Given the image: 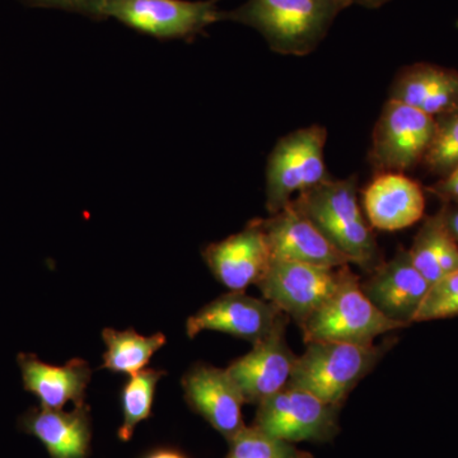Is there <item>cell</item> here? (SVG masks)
<instances>
[{"instance_id":"cell-1","label":"cell","mask_w":458,"mask_h":458,"mask_svg":"<svg viewBox=\"0 0 458 458\" xmlns=\"http://www.w3.org/2000/svg\"><path fill=\"white\" fill-rule=\"evenodd\" d=\"M358 177L327 180L292 199L298 212L306 216L351 264L370 274L382 264V255L372 227L358 201Z\"/></svg>"},{"instance_id":"cell-2","label":"cell","mask_w":458,"mask_h":458,"mask_svg":"<svg viewBox=\"0 0 458 458\" xmlns=\"http://www.w3.org/2000/svg\"><path fill=\"white\" fill-rule=\"evenodd\" d=\"M346 8L343 0H247L222 17L261 33L276 53L306 56L318 49Z\"/></svg>"},{"instance_id":"cell-3","label":"cell","mask_w":458,"mask_h":458,"mask_svg":"<svg viewBox=\"0 0 458 458\" xmlns=\"http://www.w3.org/2000/svg\"><path fill=\"white\" fill-rule=\"evenodd\" d=\"M394 343L390 339L379 345L306 343V351L297 357L286 386L309 391L325 403L342 408L349 394L372 372Z\"/></svg>"},{"instance_id":"cell-4","label":"cell","mask_w":458,"mask_h":458,"mask_svg":"<svg viewBox=\"0 0 458 458\" xmlns=\"http://www.w3.org/2000/svg\"><path fill=\"white\" fill-rule=\"evenodd\" d=\"M370 302L349 265L339 267V282L301 327L304 344L336 342L373 345L376 337L401 328Z\"/></svg>"},{"instance_id":"cell-5","label":"cell","mask_w":458,"mask_h":458,"mask_svg":"<svg viewBox=\"0 0 458 458\" xmlns=\"http://www.w3.org/2000/svg\"><path fill=\"white\" fill-rule=\"evenodd\" d=\"M327 131L312 125L289 132L274 147L267 165V209L279 213L294 192L306 191L330 179L325 165Z\"/></svg>"},{"instance_id":"cell-6","label":"cell","mask_w":458,"mask_h":458,"mask_svg":"<svg viewBox=\"0 0 458 458\" xmlns=\"http://www.w3.org/2000/svg\"><path fill=\"white\" fill-rule=\"evenodd\" d=\"M219 0H105V20L114 18L158 40H191L223 21Z\"/></svg>"},{"instance_id":"cell-7","label":"cell","mask_w":458,"mask_h":458,"mask_svg":"<svg viewBox=\"0 0 458 458\" xmlns=\"http://www.w3.org/2000/svg\"><path fill=\"white\" fill-rule=\"evenodd\" d=\"M340 406L301 388H283L258 405L256 429L288 443L333 441L339 433Z\"/></svg>"},{"instance_id":"cell-8","label":"cell","mask_w":458,"mask_h":458,"mask_svg":"<svg viewBox=\"0 0 458 458\" xmlns=\"http://www.w3.org/2000/svg\"><path fill=\"white\" fill-rule=\"evenodd\" d=\"M434 131L436 117L388 98L373 131L370 165L377 174H405L423 162Z\"/></svg>"},{"instance_id":"cell-9","label":"cell","mask_w":458,"mask_h":458,"mask_svg":"<svg viewBox=\"0 0 458 458\" xmlns=\"http://www.w3.org/2000/svg\"><path fill=\"white\" fill-rule=\"evenodd\" d=\"M337 282L339 267L271 259L269 269L258 286L264 300L278 307L301 327L330 297Z\"/></svg>"},{"instance_id":"cell-10","label":"cell","mask_w":458,"mask_h":458,"mask_svg":"<svg viewBox=\"0 0 458 458\" xmlns=\"http://www.w3.org/2000/svg\"><path fill=\"white\" fill-rule=\"evenodd\" d=\"M288 318L267 300L231 292L208 303L186 322V334L194 339L203 331H219L254 345L270 335Z\"/></svg>"},{"instance_id":"cell-11","label":"cell","mask_w":458,"mask_h":458,"mask_svg":"<svg viewBox=\"0 0 458 458\" xmlns=\"http://www.w3.org/2000/svg\"><path fill=\"white\" fill-rule=\"evenodd\" d=\"M288 321L283 319L269 336L225 369L243 403L259 405L288 385L297 360L285 339Z\"/></svg>"},{"instance_id":"cell-12","label":"cell","mask_w":458,"mask_h":458,"mask_svg":"<svg viewBox=\"0 0 458 458\" xmlns=\"http://www.w3.org/2000/svg\"><path fill=\"white\" fill-rule=\"evenodd\" d=\"M271 259L337 269L351 264L306 216L289 203L270 218L259 219Z\"/></svg>"},{"instance_id":"cell-13","label":"cell","mask_w":458,"mask_h":458,"mask_svg":"<svg viewBox=\"0 0 458 458\" xmlns=\"http://www.w3.org/2000/svg\"><path fill=\"white\" fill-rule=\"evenodd\" d=\"M361 289L386 318L406 327L414 324L415 316L429 291L430 284L412 264L409 250L399 247L390 261L382 262Z\"/></svg>"},{"instance_id":"cell-14","label":"cell","mask_w":458,"mask_h":458,"mask_svg":"<svg viewBox=\"0 0 458 458\" xmlns=\"http://www.w3.org/2000/svg\"><path fill=\"white\" fill-rule=\"evenodd\" d=\"M203 259L219 283L231 292H245L258 285L271 262L264 229L254 219L245 229L203 250Z\"/></svg>"},{"instance_id":"cell-15","label":"cell","mask_w":458,"mask_h":458,"mask_svg":"<svg viewBox=\"0 0 458 458\" xmlns=\"http://www.w3.org/2000/svg\"><path fill=\"white\" fill-rule=\"evenodd\" d=\"M183 394L192 411L204 418L227 441L245 429L243 399L227 370L197 364L182 377Z\"/></svg>"},{"instance_id":"cell-16","label":"cell","mask_w":458,"mask_h":458,"mask_svg":"<svg viewBox=\"0 0 458 458\" xmlns=\"http://www.w3.org/2000/svg\"><path fill=\"white\" fill-rule=\"evenodd\" d=\"M361 200L370 227L379 231L411 227L426 212L420 183L396 172L377 174L361 191Z\"/></svg>"},{"instance_id":"cell-17","label":"cell","mask_w":458,"mask_h":458,"mask_svg":"<svg viewBox=\"0 0 458 458\" xmlns=\"http://www.w3.org/2000/svg\"><path fill=\"white\" fill-rule=\"evenodd\" d=\"M23 432L45 445L50 458H89L92 420L89 405L74 406L72 411L31 409L21 418Z\"/></svg>"},{"instance_id":"cell-18","label":"cell","mask_w":458,"mask_h":458,"mask_svg":"<svg viewBox=\"0 0 458 458\" xmlns=\"http://www.w3.org/2000/svg\"><path fill=\"white\" fill-rule=\"evenodd\" d=\"M25 390L35 394L44 409L63 410L68 403L83 405L92 369L86 360L74 358L64 366H53L36 355H18Z\"/></svg>"},{"instance_id":"cell-19","label":"cell","mask_w":458,"mask_h":458,"mask_svg":"<svg viewBox=\"0 0 458 458\" xmlns=\"http://www.w3.org/2000/svg\"><path fill=\"white\" fill-rule=\"evenodd\" d=\"M390 99L433 117L450 113L458 107V72L428 63L410 65L397 74Z\"/></svg>"},{"instance_id":"cell-20","label":"cell","mask_w":458,"mask_h":458,"mask_svg":"<svg viewBox=\"0 0 458 458\" xmlns=\"http://www.w3.org/2000/svg\"><path fill=\"white\" fill-rule=\"evenodd\" d=\"M102 340L106 345L102 369L129 376L146 369L153 355L167 343L165 334L144 336L134 328L125 331L105 328Z\"/></svg>"},{"instance_id":"cell-21","label":"cell","mask_w":458,"mask_h":458,"mask_svg":"<svg viewBox=\"0 0 458 458\" xmlns=\"http://www.w3.org/2000/svg\"><path fill=\"white\" fill-rule=\"evenodd\" d=\"M165 375V370L144 369L129 376L122 390L123 421L117 432L120 441H131L138 424L150 418L157 385Z\"/></svg>"},{"instance_id":"cell-22","label":"cell","mask_w":458,"mask_h":458,"mask_svg":"<svg viewBox=\"0 0 458 458\" xmlns=\"http://www.w3.org/2000/svg\"><path fill=\"white\" fill-rule=\"evenodd\" d=\"M421 164L442 177L458 168V107L436 117V131Z\"/></svg>"},{"instance_id":"cell-23","label":"cell","mask_w":458,"mask_h":458,"mask_svg":"<svg viewBox=\"0 0 458 458\" xmlns=\"http://www.w3.org/2000/svg\"><path fill=\"white\" fill-rule=\"evenodd\" d=\"M445 229L442 209L432 216H427L409 250L412 264L430 285L443 278L439 267L441 238Z\"/></svg>"},{"instance_id":"cell-24","label":"cell","mask_w":458,"mask_h":458,"mask_svg":"<svg viewBox=\"0 0 458 458\" xmlns=\"http://www.w3.org/2000/svg\"><path fill=\"white\" fill-rule=\"evenodd\" d=\"M228 443L225 458H315L310 452L298 450L292 443L267 436L255 427H246Z\"/></svg>"},{"instance_id":"cell-25","label":"cell","mask_w":458,"mask_h":458,"mask_svg":"<svg viewBox=\"0 0 458 458\" xmlns=\"http://www.w3.org/2000/svg\"><path fill=\"white\" fill-rule=\"evenodd\" d=\"M458 316V270L430 285L414 322L434 321Z\"/></svg>"},{"instance_id":"cell-26","label":"cell","mask_w":458,"mask_h":458,"mask_svg":"<svg viewBox=\"0 0 458 458\" xmlns=\"http://www.w3.org/2000/svg\"><path fill=\"white\" fill-rule=\"evenodd\" d=\"M32 8L59 9L71 13L82 14L90 20H105L102 9L105 0H21Z\"/></svg>"},{"instance_id":"cell-27","label":"cell","mask_w":458,"mask_h":458,"mask_svg":"<svg viewBox=\"0 0 458 458\" xmlns=\"http://www.w3.org/2000/svg\"><path fill=\"white\" fill-rule=\"evenodd\" d=\"M428 190L445 203L458 204V168Z\"/></svg>"},{"instance_id":"cell-28","label":"cell","mask_w":458,"mask_h":458,"mask_svg":"<svg viewBox=\"0 0 458 458\" xmlns=\"http://www.w3.org/2000/svg\"><path fill=\"white\" fill-rule=\"evenodd\" d=\"M442 212L445 216V227L458 242V207L451 208L445 205V208H442Z\"/></svg>"},{"instance_id":"cell-29","label":"cell","mask_w":458,"mask_h":458,"mask_svg":"<svg viewBox=\"0 0 458 458\" xmlns=\"http://www.w3.org/2000/svg\"><path fill=\"white\" fill-rule=\"evenodd\" d=\"M144 458H188L185 454H181L180 451L172 450V448H159V450H156L150 452L147 457Z\"/></svg>"},{"instance_id":"cell-30","label":"cell","mask_w":458,"mask_h":458,"mask_svg":"<svg viewBox=\"0 0 458 458\" xmlns=\"http://www.w3.org/2000/svg\"><path fill=\"white\" fill-rule=\"evenodd\" d=\"M390 0H354V4H360L361 7L369 9H378L384 7Z\"/></svg>"},{"instance_id":"cell-31","label":"cell","mask_w":458,"mask_h":458,"mask_svg":"<svg viewBox=\"0 0 458 458\" xmlns=\"http://www.w3.org/2000/svg\"><path fill=\"white\" fill-rule=\"evenodd\" d=\"M344 4L346 5V7H351V5L354 4V0H343Z\"/></svg>"}]
</instances>
